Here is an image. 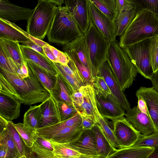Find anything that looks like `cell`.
Returning <instances> with one entry per match:
<instances>
[{
    "mask_svg": "<svg viewBox=\"0 0 158 158\" xmlns=\"http://www.w3.org/2000/svg\"><path fill=\"white\" fill-rule=\"evenodd\" d=\"M30 149L31 151L45 158H57L55 156L53 152L44 148L36 142L32 147Z\"/></svg>",
    "mask_w": 158,
    "mask_h": 158,
    "instance_id": "obj_48",
    "label": "cell"
},
{
    "mask_svg": "<svg viewBox=\"0 0 158 158\" xmlns=\"http://www.w3.org/2000/svg\"><path fill=\"white\" fill-rule=\"evenodd\" d=\"M14 124L26 146L28 148H31L38 136L36 132V129L27 127L20 123Z\"/></svg>",
    "mask_w": 158,
    "mask_h": 158,
    "instance_id": "obj_35",
    "label": "cell"
},
{
    "mask_svg": "<svg viewBox=\"0 0 158 158\" xmlns=\"http://www.w3.org/2000/svg\"><path fill=\"white\" fill-rule=\"evenodd\" d=\"M136 11L143 9L151 10L158 17V0H132Z\"/></svg>",
    "mask_w": 158,
    "mask_h": 158,
    "instance_id": "obj_42",
    "label": "cell"
},
{
    "mask_svg": "<svg viewBox=\"0 0 158 158\" xmlns=\"http://www.w3.org/2000/svg\"><path fill=\"white\" fill-rule=\"evenodd\" d=\"M106 60L121 89L124 91L130 87L138 72L117 40L110 43Z\"/></svg>",
    "mask_w": 158,
    "mask_h": 158,
    "instance_id": "obj_4",
    "label": "cell"
},
{
    "mask_svg": "<svg viewBox=\"0 0 158 158\" xmlns=\"http://www.w3.org/2000/svg\"><path fill=\"white\" fill-rule=\"evenodd\" d=\"M155 149L146 147H131L115 152L107 158H148Z\"/></svg>",
    "mask_w": 158,
    "mask_h": 158,
    "instance_id": "obj_27",
    "label": "cell"
},
{
    "mask_svg": "<svg viewBox=\"0 0 158 158\" xmlns=\"http://www.w3.org/2000/svg\"><path fill=\"white\" fill-rule=\"evenodd\" d=\"M0 158H13L6 147L0 146Z\"/></svg>",
    "mask_w": 158,
    "mask_h": 158,
    "instance_id": "obj_55",
    "label": "cell"
},
{
    "mask_svg": "<svg viewBox=\"0 0 158 158\" xmlns=\"http://www.w3.org/2000/svg\"></svg>",
    "mask_w": 158,
    "mask_h": 158,
    "instance_id": "obj_63",
    "label": "cell"
},
{
    "mask_svg": "<svg viewBox=\"0 0 158 158\" xmlns=\"http://www.w3.org/2000/svg\"><path fill=\"white\" fill-rule=\"evenodd\" d=\"M56 77L55 85L50 91L51 95L56 102L73 105L71 98L73 91L71 86L59 72Z\"/></svg>",
    "mask_w": 158,
    "mask_h": 158,
    "instance_id": "obj_21",
    "label": "cell"
},
{
    "mask_svg": "<svg viewBox=\"0 0 158 158\" xmlns=\"http://www.w3.org/2000/svg\"><path fill=\"white\" fill-rule=\"evenodd\" d=\"M89 19L102 35L110 43L116 40L117 29L115 21L110 19L88 0Z\"/></svg>",
    "mask_w": 158,
    "mask_h": 158,
    "instance_id": "obj_8",
    "label": "cell"
},
{
    "mask_svg": "<svg viewBox=\"0 0 158 158\" xmlns=\"http://www.w3.org/2000/svg\"><path fill=\"white\" fill-rule=\"evenodd\" d=\"M96 137V150L98 158H107L115 152L98 124L91 129Z\"/></svg>",
    "mask_w": 158,
    "mask_h": 158,
    "instance_id": "obj_25",
    "label": "cell"
},
{
    "mask_svg": "<svg viewBox=\"0 0 158 158\" xmlns=\"http://www.w3.org/2000/svg\"><path fill=\"white\" fill-rule=\"evenodd\" d=\"M28 67L43 85L50 92L54 87L56 76L50 73L31 60H25Z\"/></svg>",
    "mask_w": 158,
    "mask_h": 158,
    "instance_id": "obj_28",
    "label": "cell"
},
{
    "mask_svg": "<svg viewBox=\"0 0 158 158\" xmlns=\"http://www.w3.org/2000/svg\"><path fill=\"white\" fill-rule=\"evenodd\" d=\"M40 116V105L30 106L23 116V124L29 127L38 128Z\"/></svg>",
    "mask_w": 158,
    "mask_h": 158,
    "instance_id": "obj_36",
    "label": "cell"
},
{
    "mask_svg": "<svg viewBox=\"0 0 158 158\" xmlns=\"http://www.w3.org/2000/svg\"><path fill=\"white\" fill-rule=\"evenodd\" d=\"M21 100L14 95L0 91V116L8 121L20 115Z\"/></svg>",
    "mask_w": 158,
    "mask_h": 158,
    "instance_id": "obj_17",
    "label": "cell"
},
{
    "mask_svg": "<svg viewBox=\"0 0 158 158\" xmlns=\"http://www.w3.org/2000/svg\"><path fill=\"white\" fill-rule=\"evenodd\" d=\"M0 146L6 147L13 158L20 157L16 146L6 128L0 133Z\"/></svg>",
    "mask_w": 158,
    "mask_h": 158,
    "instance_id": "obj_39",
    "label": "cell"
},
{
    "mask_svg": "<svg viewBox=\"0 0 158 158\" xmlns=\"http://www.w3.org/2000/svg\"><path fill=\"white\" fill-rule=\"evenodd\" d=\"M17 158H27L25 156H20Z\"/></svg>",
    "mask_w": 158,
    "mask_h": 158,
    "instance_id": "obj_62",
    "label": "cell"
},
{
    "mask_svg": "<svg viewBox=\"0 0 158 158\" xmlns=\"http://www.w3.org/2000/svg\"><path fill=\"white\" fill-rule=\"evenodd\" d=\"M0 19L19 31L29 40L40 45L41 47H43L45 45L48 44V43L42 40H41L33 37L26 31H25L22 29L14 23L1 18H0Z\"/></svg>",
    "mask_w": 158,
    "mask_h": 158,
    "instance_id": "obj_47",
    "label": "cell"
},
{
    "mask_svg": "<svg viewBox=\"0 0 158 158\" xmlns=\"http://www.w3.org/2000/svg\"><path fill=\"white\" fill-rule=\"evenodd\" d=\"M17 76L20 79H24L29 76V72L26 61L23 63L20 68L18 69Z\"/></svg>",
    "mask_w": 158,
    "mask_h": 158,
    "instance_id": "obj_52",
    "label": "cell"
},
{
    "mask_svg": "<svg viewBox=\"0 0 158 158\" xmlns=\"http://www.w3.org/2000/svg\"><path fill=\"white\" fill-rule=\"evenodd\" d=\"M73 104L77 109L80 107L83 101V96L79 89L73 93L71 96Z\"/></svg>",
    "mask_w": 158,
    "mask_h": 158,
    "instance_id": "obj_51",
    "label": "cell"
},
{
    "mask_svg": "<svg viewBox=\"0 0 158 158\" xmlns=\"http://www.w3.org/2000/svg\"><path fill=\"white\" fill-rule=\"evenodd\" d=\"M19 43L0 39V47L7 57L11 59L18 69L25 60L23 55Z\"/></svg>",
    "mask_w": 158,
    "mask_h": 158,
    "instance_id": "obj_24",
    "label": "cell"
},
{
    "mask_svg": "<svg viewBox=\"0 0 158 158\" xmlns=\"http://www.w3.org/2000/svg\"><path fill=\"white\" fill-rule=\"evenodd\" d=\"M81 126L83 130H90L97 123L94 119L89 117L82 115Z\"/></svg>",
    "mask_w": 158,
    "mask_h": 158,
    "instance_id": "obj_50",
    "label": "cell"
},
{
    "mask_svg": "<svg viewBox=\"0 0 158 158\" xmlns=\"http://www.w3.org/2000/svg\"><path fill=\"white\" fill-rule=\"evenodd\" d=\"M158 36V17L150 10L136 12V15L120 37L118 42L122 48Z\"/></svg>",
    "mask_w": 158,
    "mask_h": 158,
    "instance_id": "obj_2",
    "label": "cell"
},
{
    "mask_svg": "<svg viewBox=\"0 0 158 158\" xmlns=\"http://www.w3.org/2000/svg\"><path fill=\"white\" fill-rule=\"evenodd\" d=\"M148 158H158V148L155 149Z\"/></svg>",
    "mask_w": 158,
    "mask_h": 158,
    "instance_id": "obj_59",
    "label": "cell"
},
{
    "mask_svg": "<svg viewBox=\"0 0 158 158\" xmlns=\"http://www.w3.org/2000/svg\"><path fill=\"white\" fill-rule=\"evenodd\" d=\"M79 90L83 96V101L81 106L77 108L82 115L91 118L97 123V111L98 108L96 102V94L93 84L81 86Z\"/></svg>",
    "mask_w": 158,
    "mask_h": 158,
    "instance_id": "obj_18",
    "label": "cell"
},
{
    "mask_svg": "<svg viewBox=\"0 0 158 158\" xmlns=\"http://www.w3.org/2000/svg\"><path fill=\"white\" fill-rule=\"evenodd\" d=\"M149 55L154 73L158 70V37L150 39Z\"/></svg>",
    "mask_w": 158,
    "mask_h": 158,
    "instance_id": "obj_43",
    "label": "cell"
},
{
    "mask_svg": "<svg viewBox=\"0 0 158 158\" xmlns=\"http://www.w3.org/2000/svg\"><path fill=\"white\" fill-rule=\"evenodd\" d=\"M126 118L143 137L158 133L149 116L135 106L125 113Z\"/></svg>",
    "mask_w": 158,
    "mask_h": 158,
    "instance_id": "obj_11",
    "label": "cell"
},
{
    "mask_svg": "<svg viewBox=\"0 0 158 158\" xmlns=\"http://www.w3.org/2000/svg\"><path fill=\"white\" fill-rule=\"evenodd\" d=\"M54 2L57 5V6H62V5L64 3V1L63 0H53Z\"/></svg>",
    "mask_w": 158,
    "mask_h": 158,
    "instance_id": "obj_60",
    "label": "cell"
},
{
    "mask_svg": "<svg viewBox=\"0 0 158 158\" xmlns=\"http://www.w3.org/2000/svg\"><path fill=\"white\" fill-rule=\"evenodd\" d=\"M20 45L25 60H31L50 73L57 76L59 72L54 63L47 57L28 47L23 44Z\"/></svg>",
    "mask_w": 158,
    "mask_h": 158,
    "instance_id": "obj_20",
    "label": "cell"
},
{
    "mask_svg": "<svg viewBox=\"0 0 158 158\" xmlns=\"http://www.w3.org/2000/svg\"><path fill=\"white\" fill-rule=\"evenodd\" d=\"M150 80L152 87L158 91V70L154 74Z\"/></svg>",
    "mask_w": 158,
    "mask_h": 158,
    "instance_id": "obj_56",
    "label": "cell"
},
{
    "mask_svg": "<svg viewBox=\"0 0 158 158\" xmlns=\"http://www.w3.org/2000/svg\"><path fill=\"white\" fill-rule=\"evenodd\" d=\"M33 9L21 7L8 0H0V18L11 22L28 20Z\"/></svg>",
    "mask_w": 158,
    "mask_h": 158,
    "instance_id": "obj_16",
    "label": "cell"
},
{
    "mask_svg": "<svg viewBox=\"0 0 158 158\" xmlns=\"http://www.w3.org/2000/svg\"><path fill=\"white\" fill-rule=\"evenodd\" d=\"M46 56L53 63L68 65L69 60L66 54L61 51L48 44L43 47Z\"/></svg>",
    "mask_w": 158,
    "mask_h": 158,
    "instance_id": "obj_38",
    "label": "cell"
},
{
    "mask_svg": "<svg viewBox=\"0 0 158 158\" xmlns=\"http://www.w3.org/2000/svg\"><path fill=\"white\" fill-rule=\"evenodd\" d=\"M66 49H71L75 51L81 62L94 77L89 51L84 35L63 45V50Z\"/></svg>",
    "mask_w": 158,
    "mask_h": 158,
    "instance_id": "obj_22",
    "label": "cell"
},
{
    "mask_svg": "<svg viewBox=\"0 0 158 158\" xmlns=\"http://www.w3.org/2000/svg\"><path fill=\"white\" fill-rule=\"evenodd\" d=\"M57 8L53 0H39L27 21L26 32L43 40L47 36Z\"/></svg>",
    "mask_w": 158,
    "mask_h": 158,
    "instance_id": "obj_5",
    "label": "cell"
},
{
    "mask_svg": "<svg viewBox=\"0 0 158 158\" xmlns=\"http://www.w3.org/2000/svg\"><path fill=\"white\" fill-rule=\"evenodd\" d=\"M56 103L60 122L71 118L78 112L77 108L73 104L62 102Z\"/></svg>",
    "mask_w": 158,
    "mask_h": 158,
    "instance_id": "obj_40",
    "label": "cell"
},
{
    "mask_svg": "<svg viewBox=\"0 0 158 158\" xmlns=\"http://www.w3.org/2000/svg\"></svg>",
    "mask_w": 158,
    "mask_h": 158,
    "instance_id": "obj_64",
    "label": "cell"
},
{
    "mask_svg": "<svg viewBox=\"0 0 158 158\" xmlns=\"http://www.w3.org/2000/svg\"><path fill=\"white\" fill-rule=\"evenodd\" d=\"M97 124L101 127L104 135L115 152L122 149L115 138L112 129L110 127L106 118L100 113L98 109L97 111Z\"/></svg>",
    "mask_w": 158,
    "mask_h": 158,
    "instance_id": "obj_32",
    "label": "cell"
},
{
    "mask_svg": "<svg viewBox=\"0 0 158 158\" xmlns=\"http://www.w3.org/2000/svg\"><path fill=\"white\" fill-rule=\"evenodd\" d=\"M84 35L94 77L106 60L111 43L102 35L90 19L89 27Z\"/></svg>",
    "mask_w": 158,
    "mask_h": 158,
    "instance_id": "obj_6",
    "label": "cell"
},
{
    "mask_svg": "<svg viewBox=\"0 0 158 158\" xmlns=\"http://www.w3.org/2000/svg\"><path fill=\"white\" fill-rule=\"evenodd\" d=\"M116 9L118 12L134 9L132 0H115Z\"/></svg>",
    "mask_w": 158,
    "mask_h": 158,
    "instance_id": "obj_49",
    "label": "cell"
},
{
    "mask_svg": "<svg viewBox=\"0 0 158 158\" xmlns=\"http://www.w3.org/2000/svg\"><path fill=\"white\" fill-rule=\"evenodd\" d=\"M136 12L134 10L120 11L115 21L117 25V29L116 36L120 37L134 19Z\"/></svg>",
    "mask_w": 158,
    "mask_h": 158,
    "instance_id": "obj_31",
    "label": "cell"
},
{
    "mask_svg": "<svg viewBox=\"0 0 158 158\" xmlns=\"http://www.w3.org/2000/svg\"><path fill=\"white\" fill-rule=\"evenodd\" d=\"M23 45L26 46L35 51L43 56H46L42 47L36 44L30 40L22 43Z\"/></svg>",
    "mask_w": 158,
    "mask_h": 158,
    "instance_id": "obj_53",
    "label": "cell"
},
{
    "mask_svg": "<svg viewBox=\"0 0 158 158\" xmlns=\"http://www.w3.org/2000/svg\"><path fill=\"white\" fill-rule=\"evenodd\" d=\"M76 158H92L87 156H86L82 154H81L80 156Z\"/></svg>",
    "mask_w": 158,
    "mask_h": 158,
    "instance_id": "obj_61",
    "label": "cell"
},
{
    "mask_svg": "<svg viewBox=\"0 0 158 158\" xmlns=\"http://www.w3.org/2000/svg\"><path fill=\"white\" fill-rule=\"evenodd\" d=\"M83 130L81 125L75 126L63 129L43 138L59 143H69L77 139Z\"/></svg>",
    "mask_w": 158,
    "mask_h": 158,
    "instance_id": "obj_26",
    "label": "cell"
},
{
    "mask_svg": "<svg viewBox=\"0 0 158 158\" xmlns=\"http://www.w3.org/2000/svg\"><path fill=\"white\" fill-rule=\"evenodd\" d=\"M149 41L150 39L144 40L128 46L124 49L138 73L150 80L154 73L149 58Z\"/></svg>",
    "mask_w": 158,
    "mask_h": 158,
    "instance_id": "obj_7",
    "label": "cell"
},
{
    "mask_svg": "<svg viewBox=\"0 0 158 158\" xmlns=\"http://www.w3.org/2000/svg\"><path fill=\"white\" fill-rule=\"evenodd\" d=\"M40 105V116L38 129L49 127L60 122L56 104L51 95Z\"/></svg>",
    "mask_w": 158,
    "mask_h": 158,
    "instance_id": "obj_19",
    "label": "cell"
},
{
    "mask_svg": "<svg viewBox=\"0 0 158 158\" xmlns=\"http://www.w3.org/2000/svg\"><path fill=\"white\" fill-rule=\"evenodd\" d=\"M6 129L16 146L20 156H25L27 158L29 148L26 145L12 121H9Z\"/></svg>",
    "mask_w": 158,
    "mask_h": 158,
    "instance_id": "obj_37",
    "label": "cell"
},
{
    "mask_svg": "<svg viewBox=\"0 0 158 158\" xmlns=\"http://www.w3.org/2000/svg\"><path fill=\"white\" fill-rule=\"evenodd\" d=\"M0 39L21 44L30 40L19 31L0 19Z\"/></svg>",
    "mask_w": 158,
    "mask_h": 158,
    "instance_id": "obj_30",
    "label": "cell"
},
{
    "mask_svg": "<svg viewBox=\"0 0 158 158\" xmlns=\"http://www.w3.org/2000/svg\"><path fill=\"white\" fill-rule=\"evenodd\" d=\"M97 76L104 78L111 94L122 108L126 112L128 111L131 109L130 104L116 80L107 60L98 70Z\"/></svg>",
    "mask_w": 158,
    "mask_h": 158,
    "instance_id": "obj_10",
    "label": "cell"
},
{
    "mask_svg": "<svg viewBox=\"0 0 158 158\" xmlns=\"http://www.w3.org/2000/svg\"><path fill=\"white\" fill-rule=\"evenodd\" d=\"M84 35L67 7L57 6L47 35L48 41L64 45Z\"/></svg>",
    "mask_w": 158,
    "mask_h": 158,
    "instance_id": "obj_3",
    "label": "cell"
},
{
    "mask_svg": "<svg viewBox=\"0 0 158 158\" xmlns=\"http://www.w3.org/2000/svg\"><path fill=\"white\" fill-rule=\"evenodd\" d=\"M64 3L70 15L84 34L89 27L90 19L88 0H65Z\"/></svg>",
    "mask_w": 158,
    "mask_h": 158,
    "instance_id": "obj_12",
    "label": "cell"
},
{
    "mask_svg": "<svg viewBox=\"0 0 158 158\" xmlns=\"http://www.w3.org/2000/svg\"><path fill=\"white\" fill-rule=\"evenodd\" d=\"M113 123L114 133L122 148L132 146L143 137L124 117L115 120Z\"/></svg>",
    "mask_w": 158,
    "mask_h": 158,
    "instance_id": "obj_9",
    "label": "cell"
},
{
    "mask_svg": "<svg viewBox=\"0 0 158 158\" xmlns=\"http://www.w3.org/2000/svg\"><path fill=\"white\" fill-rule=\"evenodd\" d=\"M28 67L29 76L24 79L19 78L17 74L0 69V73L19 96L22 103L27 106L42 102L51 96L50 92Z\"/></svg>",
    "mask_w": 158,
    "mask_h": 158,
    "instance_id": "obj_1",
    "label": "cell"
},
{
    "mask_svg": "<svg viewBox=\"0 0 158 158\" xmlns=\"http://www.w3.org/2000/svg\"><path fill=\"white\" fill-rule=\"evenodd\" d=\"M82 118L78 111L72 117L49 127L37 129L36 132L38 136L44 138L63 129L81 125Z\"/></svg>",
    "mask_w": 158,
    "mask_h": 158,
    "instance_id": "obj_23",
    "label": "cell"
},
{
    "mask_svg": "<svg viewBox=\"0 0 158 158\" xmlns=\"http://www.w3.org/2000/svg\"><path fill=\"white\" fill-rule=\"evenodd\" d=\"M9 121L0 116V131L1 132L6 128Z\"/></svg>",
    "mask_w": 158,
    "mask_h": 158,
    "instance_id": "obj_57",
    "label": "cell"
},
{
    "mask_svg": "<svg viewBox=\"0 0 158 158\" xmlns=\"http://www.w3.org/2000/svg\"><path fill=\"white\" fill-rule=\"evenodd\" d=\"M73 149L81 154L92 158H98L95 134L91 130H83L79 136L68 143Z\"/></svg>",
    "mask_w": 158,
    "mask_h": 158,
    "instance_id": "obj_14",
    "label": "cell"
},
{
    "mask_svg": "<svg viewBox=\"0 0 158 158\" xmlns=\"http://www.w3.org/2000/svg\"><path fill=\"white\" fill-rule=\"evenodd\" d=\"M36 142L44 148L51 151H53L52 146L49 140L38 136Z\"/></svg>",
    "mask_w": 158,
    "mask_h": 158,
    "instance_id": "obj_54",
    "label": "cell"
},
{
    "mask_svg": "<svg viewBox=\"0 0 158 158\" xmlns=\"http://www.w3.org/2000/svg\"><path fill=\"white\" fill-rule=\"evenodd\" d=\"M59 73L63 77L69 84L73 91V93L78 91L81 86V85L75 79L66 74L63 70L60 64L54 63Z\"/></svg>",
    "mask_w": 158,
    "mask_h": 158,
    "instance_id": "obj_46",
    "label": "cell"
},
{
    "mask_svg": "<svg viewBox=\"0 0 158 158\" xmlns=\"http://www.w3.org/2000/svg\"><path fill=\"white\" fill-rule=\"evenodd\" d=\"M49 140L53 147V152L57 158H76L81 155L72 148L68 143H59Z\"/></svg>",
    "mask_w": 158,
    "mask_h": 158,
    "instance_id": "obj_33",
    "label": "cell"
},
{
    "mask_svg": "<svg viewBox=\"0 0 158 158\" xmlns=\"http://www.w3.org/2000/svg\"><path fill=\"white\" fill-rule=\"evenodd\" d=\"M144 101L148 116L158 132V91L153 87H140L136 92Z\"/></svg>",
    "mask_w": 158,
    "mask_h": 158,
    "instance_id": "obj_15",
    "label": "cell"
},
{
    "mask_svg": "<svg viewBox=\"0 0 158 158\" xmlns=\"http://www.w3.org/2000/svg\"><path fill=\"white\" fill-rule=\"evenodd\" d=\"M63 51L69 60L74 64L79 73L83 79L85 85L87 84H93L94 77L81 62L75 51L71 49H66Z\"/></svg>",
    "mask_w": 158,
    "mask_h": 158,
    "instance_id": "obj_29",
    "label": "cell"
},
{
    "mask_svg": "<svg viewBox=\"0 0 158 158\" xmlns=\"http://www.w3.org/2000/svg\"><path fill=\"white\" fill-rule=\"evenodd\" d=\"M102 12L111 20L114 21L118 13L115 0H90Z\"/></svg>",
    "mask_w": 158,
    "mask_h": 158,
    "instance_id": "obj_34",
    "label": "cell"
},
{
    "mask_svg": "<svg viewBox=\"0 0 158 158\" xmlns=\"http://www.w3.org/2000/svg\"><path fill=\"white\" fill-rule=\"evenodd\" d=\"M132 146L158 148V133L142 137Z\"/></svg>",
    "mask_w": 158,
    "mask_h": 158,
    "instance_id": "obj_44",
    "label": "cell"
},
{
    "mask_svg": "<svg viewBox=\"0 0 158 158\" xmlns=\"http://www.w3.org/2000/svg\"><path fill=\"white\" fill-rule=\"evenodd\" d=\"M96 96L106 98L111 94V91L102 77L97 76L93 83Z\"/></svg>",
    "mask_w": 158,
    "mask_h": 158,
    "instance_id": "obj_41",
    "label": "cell"
},
{
    "mask_svg": "<svg viewBox=\"0 0 158 158\" xmlns=\"http://www.w3.org/2000/svg\"><path fill=\"white\" fill-rule=\"evenodd\" d=\"M27 158H45L31 151L29 148V152Z\"/></svg>",
    "mask_w": 158,
    "mask_h": 158,
    "instance_id": "obj_58",
    "label": "cell"
},
{
    "mask_svg": "<svg viewBox=\"0 0 158 158\" xmlns=\"http://www.w3.org/2000/svg\"><path fill=\"white\" fill-rule=\"evenodd\" d=\"M0 69L9 73L17 74L18 68L12 60L8 58L0 47Z\"/></svg>",
    "mask_w": 158,
    "mask_h": 158,
    "instance_id": "obj_45",
    "label": "cell"
},
{
    "mask_svg": "<svg viewBox=\"0 0 158 158\" xmlns=\"http://www.w3.org/2000/svg\"><path fill=\"white\" fill-rule=\"evenodd\" d=\"M97 106L100 114L113 122L124 117L125 113L118 102L111 94L106 98L96 96Z\"/></svg>",
    "mask_w": 158,
    "mask_h": 158,
    "instance_id": "obj_13",
    "label": "cell"
}]
</instances>
